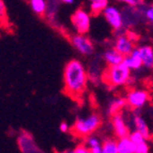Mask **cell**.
<instances>
[{"instance_id":"6da1fadb","label":"cell","mask_w":153,"mask_h":153,"mask_svg":"<svg viewBox=\"0 0 153 153\" xmlns=\"http://www.w3.org/2000/svg\"><path fill=\"white\" fill-rule=\"evenodd\" d=\"M89 74L85 64L78 59L66 62L63 70V82L65 93L73 99L79 97L87 88Z\"/></svg>"},{"instance_id":"7a4b0ae2","label":"cell","mask_w":153,"mask_h":153,"mask_svg":"<svg viewBox=\"0 0 153 153\" xmlns=\"http://www.w3.org/2000/svg\"><path fill=\"white\" fill-rule=\"evenodd\" d=\"M102 124V117L97 112H91L77 118L71 128L72 133L78 137H89L97 132Z\"/></svg>"},{"instance_id":"3957f363","label":"cell","mask_w":153,"mask_h":153,"mask_svg":"<svg viewBox=\"0 0 153 153\" xmlns=\"http://www.w3.org/2000/svg\"><path fill=\"white\" fill-rule=\"evenodd\" d=\"M132 78V71L124 64L109 66L105 70L103 79L110 87H120L128 84Z\"/></svg>"},{"instance_id":"277c9868","label":"cell","mask_w":153,"mask_h":153,"mask_svg":"<svg viewBox=\"0 0 153 153\" xmlns=\"http://www.w3.org/2000/svg\"><path fill=\"white\" fill-rule=\"evenodd\" d=\"M71 23L78 34L86 36V33L89 32L91 27V14L87 10L79 8L72 14Z\"/></svg>"},{"instance_id":"5b68a950","label":"cell","mask_w":153,"mask_h":153,"mask_svg":"<svg viewBox=\"0 0 153 153\" xmlns=\"http://www.w3.org/2000/svg\"><path fill=\"white\" fill-rule=\"evenodd\" d=\"M70 41L77 53H79L82 56L89 57L92 56L94 53V44L85 34H78V33L73 34Z\"/></svg>"},{"instance_id":"8992f818","label":"cell","mask_w":153,"mask_h":153,"mask_svg":"<svg viewBox=\"0 0 153 153\" xmlns=\"http://www.w3.org/2000/svg\"><path fill=\"white\" fill-rule=\"evenodd\" d=\"M102 15L104 16L105 21L107 22V24L111 27L112 30L115 31L122 30L123 26H124L123 14L117 5L109 4V7H107V9L103 12Z\"/></svg>"},{"instance_id":"52a82bcc","label":"cell","mask_w":153,"mask_h":153,"mask_svg":"<svg viewBox=\"0 0 153 153\" xmlns=\"http://www.w3.org/2000/svg\"><path fill=\"white\" fill-rule=\"evenodd\" d=\"M126 104L133 109L143 108L149 102V93L143 89H133L126 94Z\"/></svg>"},{"instance_id":"ba28073f","label":"cell","mask_w":153,"mask_h":153,"mask_svg":"<svg viewBox=\"0 0 153 153\" xmlns=\"http://www.w3.org/2000/svg\"><path fill=\"white\" fill-rule=\"evenodd\" d=\"M114 48L120 53L122 56L126 57L128 55H131L134 51L135 47V43L133 41V39L130 38L128 34H125V33H121L116 38L115 44H114Z\"/></svg>"},{"instance_id":"9c48e42d","label":"cell","mask_w":153,"mask_h":153,"mask_svg":"<svg viewBox=\"0 0 153 153\" xmlns=\"http://www.w3.org/2000/svg\"><path fill=\"white\" fill-rule=\"evenodd\" d=\"M111 125H112V130L115 133L116 137L118 139L120 138H125L130 136V128H128V125L125 121L124 117L120 114H117V115L112 116L111 117Z\"/></svg>"},{"instance_id":"30bf717a","label":"cell","mask_w":153,"mask_h":153,"mask_svg":"<svg viewBox=\"0 0 153 153\" xmlns=\"http://www.w3.org/2000/svg\"><path fill=\"white\" fill-rule=\"evenodd\" d=\"M103 60L105 63L107 64V66H116L120 65L124 61V56L118 53L115 48H108L103 53Z\"/></svg>"},{"instance_id":"8fae6325","label":"cell","mask_w":153,"mask_h":153,"mask_svg":"<svg viewBox=\"0 0 153 153\" xmlns=\"http://www.w3.org/2000/svg\"><path fill=\"white\" fill-rule=\"evenodd\" d=\"M123 64L128 66L131 71H138V70L143 69V60L140 58L139 51H138V47H136L131 55L124 57Z\"/></svg>"},{"instance_id":"7c38bea8","label":"cell","mask_w":153,"mask_h":153,"mask_svg":"<svg viewBox=\"0 0 153 153\" xmlns=\"http://www.w3.org/2000/svg\"><path fill=\"white\" fill-rule=\"evenodd\" d=\"M140 58L143 60V68L147 70L153 69V47L151 45H141L138 47Z\"/></svg>"},{"instance_id":"4fadbf2b","label":"cell","mask_w":153,"mask_h":153,"mask_svg":"<svg viewBox=\"0 0 153 153\" xmlns=\"http://www.w3.org/2000/svg\"><path fill=\"white\" fill-rule=\"evenodd\" d=\"M132 123H133V125H134V128H135V131L141 133L146 139L150 138L151 133H150V130H149V125L143 116L139 115V114L134 115L132 117Z\"/></svg>"},{"instance_id":"5bb4252c","label":"cell","mask_w":153,"mask_h":153,"mask_svg":"<svg viewBox=\"0 0 153 153\" xmlns=\"http://www.w3.org/2000/svg\"><path fill=\"white\" fill-rule=\"evenodd\" d=\"M118 152L119 153H136V145L130 137L118 139Z\"/></svg>"},{"instance_id":"9a60e30c","label":"cell","mask_w":153,"mask_h":153,"mask_svg":"<svg viewBox=\"0 0 153 153\" xmlns=\"http://www.w3.org/2000/svg\"><path fill=\"white\" fill-rule=\"evenodd\" d=\"M29 5H30L33 13H36V15L39 16H43L47 12L48 2L45 1V0H30L29 1Z\"/></svg>"},{"instance_id":"2e32d148","label":"cell","mask_w":153,"mask_h":153,"mask_svg":"<svg viewBox=\"0 0 153 153\" xmlns=\"http://www.w3.org/2000/svg\"><path fill=\"white\" fill-rule=\"evenodd\" d=\"M107 7H109V2L108 0H92L90 1L89 9L90 13L93 15H99V14H103Z\"/></svg>"},{"instance_id":"e0dca14e","label":"cell","mask_w":153,"mask_h":153,"mask_svg":"<svg viewBox=\"0 0 153 153\" xmlns=\"http://www.w3.org/2000/svg\"><path fill=\"white\" fill-rule=\"evenodd\" d=\"M125 105H128L126 104V100L123 99V97H116V99H114L110 102L109 107H108V111H109V114L112 117V116L119 114L118 111L122 109Z\"/></svg>"},{"instance_id":"ac0fdd59","label":"cell","mask_w":153,"mask_h":153,"mask_svg":"<svg viewBox=\"0 0 153 153\" xmlns=\"http://www.w3.org/2000/svg\"><path fill=\"white\" fill-rule=\"evenodd\" d=\"M102 153H119L118 152V140L107 138L103 141Z\"/></svg>"},{"instance_id":"d6986e66","label":"cell","mask_w":153,"mask_h":153,"mask_svg":"<svg viewBox=\"0 0 153 153\" xmlns=\"http://www.w3.org/2000/svg\"><path fill=\"white\" fill-rule=\"evenodd\" d=\"M85 145L87 146L89 149H92V148H94V147L102 146L103 145V141L101 140V139H100L97 136L91 135V136H89V137L86 138V143H85Z\"/></svg>"},{"instance_id":"ffe728a7","label":"cell","mask_w":153,"mask_h":153,"mask_svg":"<svg viewBox=\"0 0 153 153\" xmlns=\"http://www.w3.org/2000/svg\"><path fill=\"white\" fill-rule=\"evenodd\" d=\"M128 137H130V139L135 143V145H138V143H143V141L147 140V139L143 137V135L141 134V133L137 132V131H135V130L133 131V132H131Z\"/></svg>"},{"instance_id":"44dd1931","label":"cell","mask_w":153,"mask_h":153,"mask_svg":"<svg viewBox=\"0 0 153 153\" xmlns=\"http://www.w3.org/2000/svg\"><path fill=\"white\" fill-rule=\"evenodd\" d=\"M143 16L149 23L153 24V4L146 5V8H143Z\"/></svg>"},{"instance_id":"7402d4cb","label":"cell","mask_w":153,"mask_h":153,"mask_svg":"<svg viewBox=\"0 0 153 153\" xmlns=\"http://www.w3.org/2000/svg\"><path fill=\"white\" fill-rule=\"evenodd\" d=\"M149 151H150V147L147 140L136 145V153H149Z\"/></svg>"},{"instance_id":"603a6c76","label":"cell","mask_w":153,"mask_h":153,"mask_svg":"<svg viewBox=\"0 0 153 153\" xmlns=\"http://www.w3.org/2000/svg\"><path fill=\"white\" fill-rule=\"evenodd\" d=\"M125 4H128V7H132V8H138L139 5H145L146 2L143 0H125L124 1Z\"/></svg>"},{"instance_id":"cb8c5ba5","label":"cell","mask_w":153,"mask_h":153,"mask_svg":"<svg viewBox=\"0 0 153 153\" xmlns=\"http://www.w3.org/2000/svg\"><path fill=\"white\" fill-rule=\"evenodd\" d=\"M75 153H92V152L87 146L82 143V145H78L75 148Z\"/></svg>"},{"instance_id":"d4e9b609","label":"cell","mask_w":153,"mask_h":153,"mask_svg":"<svg viewBox=\"0 0 153 153\" xmlns=\"http://www.w3.org/2000/svg\"><path fill=\"white\" fill-rule=\"evenodd\" d=\"M59 130H60V132H62V133L69 132V130H70V125L68 124V122L63 121V122H61V123H60V125H59Z\"/></svg>"},{"instance_id":"484cf974","label":"cell","mask_w":153,"mask_h":153,"mask_svg":"<svg viewBox=\"0 0 153 153\" xmlns=\"http://www.w3.org/2000/svg\"><path fill=\"white\" fill-rule=\"evenodd\" d=\"M92 153H102V146H99V147H94V148L90 149Z\"/></svg>"},{"instance_id":"4316f807","label":"cell","mask_w":153,"mask_h":153,"mask_svg":"<svg viewBox=\"0 0 153 153\" xmlns=\"http://www.w3.org/2000/svg\"><path fill=\"white\" fill-rule=\"evenodd\" d=\"M61 2L63 3V4H74L75 1L74 0H62Z\"/></svg>"},{"instance_id":"83f0119b","label":"cell","mask_w":153,"mask_h":153,"mask_svg":"<svg viewBox=\"0 0 153 153\" xmlns=\"http://www.w3.org/2000/svg\"><path fill=\"white\" fill-rule=\"evenodd\" d=\"M62 153H75V149H66Z\"/></svg>"}]
</instances>
